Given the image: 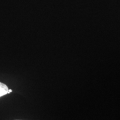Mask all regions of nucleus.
Returning a JSON list of instances; mask_svg holds the SVG:
<instances>
[{
	"instance_id": "obj_1",
	"label": "nucleus",
	"mask_w": 120,
	"mask_h": 120,
	"mask_svg": "<svg viewBox=\"0 0 120 120\" xmlns=\"http://www.w3.org/2000/svg\"><path fill=\"white\" fill-rule=\"evenodd\" d=\"M9 94L8 88L5 84L0 82V97H2L3 96Z\"/></svg>"
},
{
	"instance_id": "obj_2",
	"label": "nucleus",
	"mask_w": 120,
	"mask_h": 120,
	"mask_svg": "<svg viewBox=\"0 0 120 120\" xmlns=\"http://www.w3.org/2000/svg\"><path fill=\"white\" fill-rule=\"evenodd\" d=\"M12 92V90H11V89L8 90V93H9V94H10V93H11V92Z\"/></svg>"
}]
</instances>
